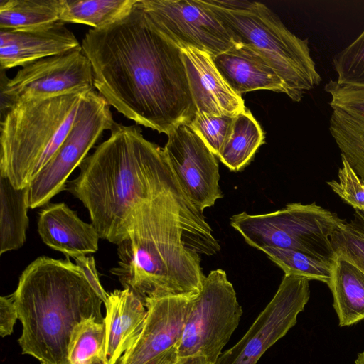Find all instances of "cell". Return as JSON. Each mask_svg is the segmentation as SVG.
Here are the masks:
<instances>
[{
	"label": "cell",
	"mask_w": 364,
	"mask_h": 364,
	"mask_svg": "<svg viewBox=\"0 0 364 364\" xmlns=\"http://www.w3.org/2000/svg\"><path fill=\"white\" fill-rule=\"evenodd\" d=\"M38 232L50 248L73 259L98 250L100 235L65 203H50L39 212Z\"/></svg>",
	"instance_id": "17"
},
{
	"label": "cell",
	"mask_w": 364,
	"mask_h": 364,
	"mask_svg": "<svg viewBox=\"0 0 364 364\" xmlns=\"http://www.w3.org/2000/svg\"><path fill=\"white\" fill-rule=\"evenodd\" d=\"M104 304L106 353L108 364H115L140 336L146 309L141 300L129 289L108 294Z\"/></svg>",
	"instance_id": "19"
},
{
	"label": "cell",
	"mask_w": 364,
	"mask_h": 364,
	"mask_svg": "<svg viewBox=\"0 0 364 364\" xmlns=\"http://www.w3.org/2000/svg\"><path fill=\"white\" fill-rule=\"evenodd\" d=\"M70 364H108L105 322L89 318L73 331L68 348Z\"/></svg>",
	"instance_id": "26"
},
{
	"label": "cell",
	"mask_w": 364,
	"mask_h": 364,
	"mask_svg": "<svg viewBox=\"0 0 364 364\" xmlns=\"http://www.w3.org/2000/svg\"><path fill=\"white\" fill-rule=\"evenodd\" d=\"M90 90L21 102L1 114L0 176L15 188L28 187L65 140Z\"/></svg>",
	"instance_id": "5"
},
{
	"label": "cell",
	"mask_w": 364,
	"mask_h": 364,
	"mask_svg": "<svg viewBox=\"0 0 364 364\" xmlns=\"http://www.w3.org/2000/svg\"><path fill=\"white\" fill-rule=\"evenodd\" d=\"M338 83L364 86V30L332 59Z\"/></svg>",
	"instance_id": "29"
},
{
	"label": "cell",
	"mask_w": 364,
	"mask_h": 364,
	"mask_svg": "<svg viewBox=\"0 0 364 364\" xmlns=\"http://www.w3.org/2000/svg\"><path fill=\"white\" fill-rule=\"evenodd\" d=\"M329 131L341 156L364 182V118L332 109Z\"/></svg>",
	"instance_id": "25"
},
{
	"label": "cell",
	"mask_w": 364,
	"mask_h": 364,
	"mask_svg": "<svg viewBox=\"0 0 364 364\" xmlns=\"http://www.w3.org/2000/svg\"><path fill=\"white\" fill-rule=\"evenodd\" d=\"M117 245L118 265L110 272L144 306L151 299L200 291L206 276L200 255L190 249L179 222L160 207L138 206L126 238Z\"/></svg>",
	"instance_id": "4"
},
{
	"label": "cell",
	"mask_w": 364,
	"mask_h": 364,
	"mask_svg": "<svg viewBox=\"0 0 364 364\" xmlns=\"http://www.w3.org/2000/svg\"><path fill=\"white\" fill-rule=\"evenodd\" d=\"M225 26L237 43L257 51L284 82L287 95L300 102L322 77L311 55L309 41L291 32L262 3L246 0H202Z\"/></svg>",
	"instance_id": "6"
},
{
	"label": "cell",
	"mask_w": 364,
	"mask_h": 364,
	"mask_svg": "<svg viewBox=\"0 0 364 364\" xmlns=\"http://www.w3.org/2000/svg\"><path fill=\"white\" fill-rule=\"evenodd\" d=\"M309 281L284 274L274 296L243 337L215 364H256L296 323L310 297Z\"/></svg>",
	"instance_id": "12"
},
{
	"label": "cell",
	"mask_w": 364,
	"mask_h": 364,
	"mask_svg": "<svg viewBox=\"0 0 364 364\" xmlns=\"http://www.w3.org/2000/svg\"><path fill=\"white\" fill-rule=\"evenodd\" d=\"M155 26L180 48L214 57L237 44L202 0H138Z\"/></svg>",
	"instance_id": "11"
},
{
	"label": "cell",
	"mask_w": 364,
	"mask_h": 364,
	"mask_svg": "<svg viewBox=\"0 0 364 364\" xmlns=\"http://www.w3.org/2000/svg\"><path fill=\"white\" fill-rule=\"evenodd\" d=\"M264 142L263 130L251 112L245 108L235 116L229 136L218 158L230 171H241L250 164Z\"/></svg>",
	"instance_id": "22"
},
{
	"label": "cell",
	"mask_w": 364,
	"mask_h": 364,
	"mask_svg": "<svg viewBox=\"0 0 364 364\" xmlns=\"http://www.w3.org/2000/svg\"><path fill=\"white\" fill-rule=\"evenodd\" d=\"M342 220L316 203H291L269 213L233 215L230 225L254 248L292 250L333 264L331 237Z\"/></svg>",
	"instance_id": "7"
},
{
	"label": "cell",
	"mask_w": 364,
	"mask_h": 364,
	"mask_svg": "<svg viewBox=\"0 0 364 364\" xmlns=\"http://www.w3.org/2000/svg\"><path fill=\"white\" fill-rule=\"evenodd\" d=\"M340 326L364 319V272L348 259L336 255L327 284Z\"/></svg>",
	"instance_id": "20"
},
{
	"label": "cell",
	"mask_w": 364,
	"mask_h": 364,
	"mask_svg": "<svg viewBox=\"0 0 364 364\" xmlns=\"http://www.w3.org/2000/svg\"><path fill=\"white\" fill-rule=\"evenodd\" d=\"M137 0H65L59 21L81 23L93 29L106 27L121 19Z\"/></svg>",
	"instance_id": "24"
},
{
	"label": "cell",
	"mask_w": 364,
	"mask_h": 364,
	"mask_svg": "<svg viewBox=\"0 0 364 364\" xmlns=\"http://www.w3.org/2000/svg\"><path fill=\"white\" fill-rule=\"evenodd\" d=\"M18 314L12 296L0 298V336L2 338L13 333Z\"/></svg>",
	"instance_id": "33"
},
{
	"label": "cell",
	"mask_w": 364,
	"mask_h": 364,
	"mask_svg": "<svg viewBox=\"0 0 364 364\" xmlns=\"http://www.w3.org/2000/svg\"><path fill=\"white\" fill-rule=\"evenodd\" d=\"M331 241L336 255L348 259L364 272V211L357 210L350 220H342Z\"/></svg>",
	"instance_id": "28"
},
{
	"label": "cell",
	"mask_w": 364,
	"mask_h": 364,
	"mask_svg": "<svg viewBox=\"0 0 364 364\" xmlns=\"http://www.w3.org/2000/svg\"><path fill=\"white\" fill-rule=\"evenodd\" d=\"M65 0H0V29L19 30L59 21Z\"/></svg>",
	"instance_id": "23"
},
{
	"label": "cell",
	"mask_w": 364,
	"mask_h": 364,
	"mask_svg": "<svg viewBox=\"0 0 364 364\" xmlns=\"http://www.w3.org/2000/svg\"><path fill=\"white\" fill-rule=\"evenodd\" d=\"M279 267L284 274L318 280L328 284L332 264L292 250L264 247L261 250Z\"/></svg>",
	"instance_id": "27"
},
{
	"label": "cell",
	"mask_w": 364,
	"mask_h": 364,
	"mask_svg": "<svg viewBox=\"0 0 364 364\" xmlns=\"http://www.w3.org/2000/svg\"><path fill=\"white\" fill-rule=\"evenodd\" d=\"M110 132L65 190L87 209L100 237L118 245L139 205L185 193L164 149L146 139L138 126L114 122Z\"/></svg>",
	"instance_id": "2"
},
{
	"label": "cell",
	"mask_w": 364,
	"mask_h": 364,
	"mask_svg": "<svg viewBox=\"0 0 364 364\" xmlns=\"http://www.w3.org/2000/svg\"><path fill=\"white\" fill-rule=\"evenodd\" d=\"M74 259L75 264L80 269L89 284L105 303L108 294L105 291L100 283L94 257L92 256H81Z\"/></svg>",
	"instance_id": "34"
},
{
	"label": "cell",
	"mask_w": 364,
	"mask_h": 364,
	"mask_svg": "<svg viewBox=\"0 0 364 364\" xmlns=\"http://www.w3.org/2000/svg\"><path fill=\"white\" fill-rule=\"evenodd\" d=\"M28 190L0 176V254L21 248L28 227Z\"/></svg>",
	"instance_id": "21"
},
{
	"label": "cell",
	"mask_w": 364,
	"mask_h": 364,
	"mask_svg": "<svg viewBox=\"0 0 364 364\" xmlns=\"http://www.w3.org/2000/svg\"><path fill=\"white\" fill-rule=\"evenodd\" d=\"M180 49L196 113L235 116L246 108L242 96L226 82L210 55L191 48Z\"/></svg>",
	"instance_id": "16"
},
{
	"label": "cell",
	"mask_w": 364,
	"mask_h": 364,
	"mask_svg": "<svg viewBox=\"0 0 364 364\" xmlns=\"http://www.w3.org/2000/svg\"><path fill=\"white\" fill-rule=\"evenodd\" d=\"M355 364H364V351L358 355V357L355 360Z\"/></svg>",
	"instance_id": "36"
},
{
	"label": "cell",
	"mask_w": 364,
	"mask_h": 364,
	"mask_svg": "<svg viewBox=\"0 0 364 364\" xmlns=\"http://www.w3.org/2000/svg\"><path fill=\"white\" fill-rule=\"evenodd\" d=\"M196 295L147 300L142 332L134 345L122 355V364H146L176 346L181 337Z\"/></svg>",
	"instance_id": "14"
},
{
	"label": "cell",
	"mask_w": 364,
	"mask_h": 364,
	"mask_svg": "<svg viewBox=\"0 0 364 364\" xmlns=\"http://www.w3.org/2000/svg\"><path fill=\"white\" fill-rule=\"evenodd\" d=\"M1 70V114L21 102L95 89L92 66L82 48L28 64L11 79Z\"/></svg>",
	"instance_id": "10"
},
{
	"label": "cell",
	"mask_w": 364,
	"mask_h": 364,
	"mask_svg": "<svg viewBox=\"0 0 364 364\" xmlns=\"http://www.w3.org/2000/svg\"><path fill=\"white\" fill-rule=\"evenodd\" d=\"M122 357L115 364H122ZM146 364H179L177 344L161 353Z\"/></svg>",
	"instance_id": "35"
},
{
	"label": "cell",
	"mask_w": 364,
	"mask_h": 364,
	"mask_svg": "<svg viewBox=\"0 0 364 364\" xmlns=\"http://www.w3.org/2000/svg\"><path fill=\"white\" fill-rule=\"evenodd\" d=\"M137 3L121 19L89 30L81 46L92 66L94 86L109 105L167 135L197 111L180 48Z\"/></svg>",
	"instance_id": "1"
},
{
	"label": "cell",
	"mask_w": 364,
	"mask_h": 364,
	"mask_svg": "<svg viewBox=\"0 0 364 364\" xmlns=\"http://www.w3.org/2000/svg\"><path fill=\"white\" fill-rule=\"evenodd\" d=\"M114 121L108 102L94 90L82 98L73 125L52 159L27 187L28 204L33 209L47 204L65 190L67 180L88 151Z\"/></svg>",
	"instance_id": "9"
},
{
	"label": "cell",
	"mask_w": 364,
	"mask_h": 364,
	"mask_svg": "<svg viewBox=\"0 0 364 364\" xmlns=\"http://www.w3.org/2000/svg\"><path fill=\"white\" fill-rule=\"evenodd\" d=\"M235 116L196 113L188 124L218 158L230 133Z\"/></svg>",
	"instance_id": "30"
},
{
	"label": "cell",
	"mask_w": 364,
	"mask_h": 364,
	"mask_svg": "<svg viewBox=\"0 0 364 364\" xmlns=\"http://www.w3.org/2000/svg\"><path fill=\"white\" fill-rule=\"evenodd\" d=\"M217 70L238 95L268 90L287 94L282 79L273 67L252 48L237 43L213 57Z\"/></svg>",
	"instance_id": "18"
},
{
	"label": "cell",
	"mask_w": 364,
	"mask_h": 364,
	"mask_svg": "<svg viewBox=\"0 0 364 364\" xmlns=\"http://www.w3.org/2000/svg\"><path fill=\"white\" fill-rule=\"evenodd\" d=\"M242 316L226 272L220 269L210 271L195 296L177 343L179 364H215Z\"/></svg>",
	"instance_id": "8"
},
{
	"label": "cell",
	"mask_w": 364,
	"mask_h": 364,
	"mask_svg": "<svg viewBox=\"0 0 364 364\" xmlns=\"http://www.w3.org/2000/svg\"><path fill=\"white\" fill-rule=\"evenodd\" d=\"M164 151L183 192L201 212L223 197L216 156L186 123L168 134Z\"/></svg>",
	"instance_id": "13"
},
{
	"label": "cell",
	"mask_w": 364,
	"mask_h": 364,
	"mask_svg": "<svg viewBox=\"0 0 364 364\" xmlns=\"http://www.w3.org/2000/svg\"><path fill=\"white\" fill-rule=\"evenodd\" d=\"M332 191L345 203L355 210L364 211V182L350 166L347 160L341 156V166L338 172V181L327 182Z\"/></svg>",
	"instance_id": "31"
},
{
	"label": "cell",
	"mask_w": 364,
	"mask_h": 364,
	"mask_svg": "<svg viewBox=\"0 0 364 364\" xmlns=\"http://www.w3.org/2000/svg\"><path fill=\"white\" fill-rule=\"evenodd\" d=\"M324 90L330 96L329 105L332 109L364 118V86L340 84L330 80Z\"/></svg>",
	"instance_id": "32"
},
{
	"label": "cell",
	"mask_w": 364,
	"mask_h": 364,
	"mask_svg": "<svg viewBox=\"0 0 364 364\" xmlns=\"http://www.w3.org/2000/svg\"><path fill=\"white\" fill-rule=\"evenodd\" d=\"M80 48L74 33L61 21L25 29H0L2 70Z\"/></svg>",
	"instance_id": "15"
},
{
	"label": "cell",
	"mask_w": 364,
	"mask_h": 364,
	"mask_svg": "<svg viewBox=\"0 0 364 364\" xmlns=\"http://www.w3.org/2000/svg\"><path fill=\"white\" fill-rule=\"evenodd\" d=\"M11 296L22 325V353L41 364H70L68 348L75 327L89 318L104 322L103 300L69 257L36 259Z\"/></svg>",
	"instance_id": "3"
}]
</instances>
